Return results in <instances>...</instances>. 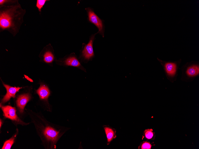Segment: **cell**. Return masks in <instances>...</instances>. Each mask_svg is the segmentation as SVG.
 Masks as SVG:
<instances>
[{"label": "cell", "instance_id": "obj_6", "mask_svg": "<svg viewBox=\"0 0 199 149\" xmlns=\"http://www.w3.org/2000/svg\"><path fill=\"white\" fill-rule=\"evenodd\" d=\"M43 134L48 140L55 142L58 137L59 132L50 127H47L43 130Z\"/></svg>", "mask_w": 199, "mask_h": 149}, {"label": "cell", "instance_id": "obj_3", "mask_svg": "<svg viewBox=\"0 0 199 149\" xmlns=\"http://www.w3.org/2000/svg\"><path fill=\"white\" fill-rule=\"evenodd\" d=\"M0 107L3 111L5 117L16 122L20 124L24 125L26 124L23 122L17 116L15 107L9 105L3 106L1 105Z\"/></svg>", "mask_w": 199, "mask_h": 149}, {"label": "cell", "instance_id": "obj_9", "mask_svg": "<svg viewBox=\"0 0 199 149\" xmlns=\"http://www.w3.org/2000/svg\"><path fill=\"white\" fill-rule=\"evenodd\" d=\"M104 128L107 138L108 142L109 144L113 139L116 137V131L115 129L109 127H105Z\"/></svg>", "mask_w": 199, "mask_h": 149}, {"label": "cell", "instance_id": "obj_11", "mask_svg": "<svg viewBox=\"0 0 199 149\" xmlns=\"http://www.w3.org/2000/svg\"><path fill=\"white\" fill-rule=\"evenodd\" d=\"M65 63L66 65L69 66L77 67H80L81 66L80 62L74 57H71L68 58L65 60Z\"/></svg>", "mask_w": 199, "mask_h": 149}, {"label": "cell", "instance_id": "obj_8", "mask_svg": "<svg viewBox=\"0 0 199 149\" xmlns=\"http://www.w3.org/2000/svg\"><path fill=\"white\" fill-rule=\"evenodd\" d=\"M37 92L41 99H47L50 94L49 89L45 85H41L37 90Z\"/></svg>", "mask_w": 199, "mask_h": 149}, {"label": "cell", "instance_id": "obj_1", "mask_svg": "<svg viewBox=\"0 0 199 149\" xmlns=\"http://www.w3.org/2000/svg\"><path fill=\"white\" fill-rule=\"evenodd\" d=\"M16 9V7H13L1 12L0 26L2 29H8L13 27V13Z\"/></svg>", "mask_w": 199, "mask_h": 149}, {"label": "cell", "instance_id": "obj_4", "mask_svg": "<svg viewBox=\"0 0 199 149\" xmlns=\"http://www.w3.org/2000/svg\"><path fill=\"white\" fill-rule=\"evenodd\" d=\"M94 39V35H92L87 44L86 45L82 52L83 56L84 58L89 60L94 56L93 44Z\"/></svg>", "mask_w": 199, "mask_h": 149}, {"label": "cell", "instance_id": "obj_16", "mask_svg": "<svg viewBox=\"0 0 199 149\" xmlns=\"http://www.w3.org/2000/svg\"><path fill=\"white\" fill-rule=\"evenodd\" d=\"M152 145L149 142L144 141L142 142L138 147L139 149H150Z\"/></svg>", "mask_w": 199, "mask_h": 149}, {"label": "cell", "instance_id": "obj_7", "mask_svg": "<svg viewBox=\"0 0 199 149\" xmlns=\"http://www.w3.org/2000/svg\"><path fill=\"white\" fill-rule=\"evenodd\" d=\"M30 98V96L28 94L21 95L18 96L16 101V104L21 113L23 112L24 107Z\"/></svg>", "mask_w": 199, "mask_h": 149}, {"label": "cell", "instance_id": "obj_5", "mask_svg": "<svg viewBox=\"0 0 199 149\" xmlns=\"http://www.w3.org/2000/svg\"><path fill=\"white\" fill-rule=\"evenodd\" d=\"M7 90V93L1 100L2 103L8 101L11 97L15 98L16 93L21 88L19 87H13L3 84Z\"/></svg>", "mask_w": 199, "mask_h": 149}, {"label": "cell", "instance_id": "obj_18", "mask_svg": "<svg viewBox=\"0 0 199 149\" xmlns=\"http://www.w3.org/2000/svg\"><path fill=\"white\" fill-rule=\"evenodd\" d=\"M7 1V0H0V5H2L4 4L5 2H6Z\"/></svg>", "mask_w": 199, "mask_h": 149}, {"label": "cell", "instance_id": "obj_13", "mask_svg": "<svg viewBox=\"0 0 199 149\" xmlns=\"http://www.w3.org/2000/svg\"><path fill=\"white\" fill-rule=\"evenodd\" d=\"M16 134L13 136L9 140L6 141L4 143L2 149H10L14 142L16 136Z\"/></svg>", "mask_w": 199, "mask_h": 149}, {"label": "cell", "instance_id": "obj_17", "mask_svg": "<svg viewBox=\"0 0 199 149\" xmlns=\"http://www.w3.org/2000/svg\"><path fill=\"white\" fill-rule=\"evenodd\" d=\"M46 1L47 0H37L36 6L38 8L40 12H41V8L43 7Z\"/></svg>", "mask_w": 199, "mask_h": 149}, {"label": "cell", "instance_id": "obj_12", "mask_svg": "<svg viewBox=\"0 0 199 149\" xmlns=\"http://www.w3.org/2000/svg\"><path fill=\"white\" fill-rule=\"evenodd\" d=\"M199 72V68L197 65H193L189 67L187 69L186 73L188 75L190 76H196Z\"/></svg>", "mask_w": 199, "mask_h": 149}, {"label": "cell", "instance_id": "obj_14", "mask_svg": "<svg viewBox=\"0 0 199 149\" xmlns=\"http://www.w3.org/2000/svg\"><path fill=\"white\" fill-rule=\"evenodd\" d=\"M145 138L148 139H155V133L153 132L152 129H145L144 132Z\"/></svg>", "mask_w": 199, "mask_h": 149}, {"label": "cell", "instance_id": "obj_2", "mask_svg": "<svg viewBox=\"0 0 199 149\" xmlns=\"http://www.w3.org/2000/svg\"><path fill=\"white\" fill-rule=\"evenodd\" d=\"M85 10L88 13L89 21L97 27L99 30L98 32L104 37L103 25L102 20L91 9L87 8Z\"/></svg>", "mask_w": 199, "mask_h": 149}, {"label": "cell", "instance_id": "obj_15", "mask_svg": "<svg viewBox=\"0 0 199 149\" xmlns=\"http://www.w3.org/2000/svg\"><path fill=\"white\" fill-rule=\"evenodd\" d=\"M44 61L46 62L50 63L52 62L54 59V57L52 53L50 51L46 52L44 55Z\"/></svg>", "mask_w": 199, "mask_h": 149}, {"label": "cell", "instance_id": "obj_10", "mask_svg": "<svg viewBox=\"0 0 199 149\" xmlns=\"http://www.w3.org/2000/svg\"><path fill=\"white\" fill-rule=\"evenodd\" d=\"M165 66L166 71L169 75L172 76L175 75L176 68V65L175 63H167L165 64Z\"/></svg>", "mask_w": 199, "mask_h": 149}, {"label": "cell", "instance_id": "obj_19", "mask_svg": "<svg viewBox=\"0 0 199 149\" xmlns=\"http://www.w3.org/2000/svg\"><path fill=\"white\" fill-rule=\"evenodd\" d=\"M0 128H1V123H2V122L1 121V119H0Z\"/></svg>", "mask_w": 199, "mask_h": 149}]
</instances>
